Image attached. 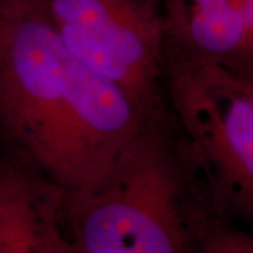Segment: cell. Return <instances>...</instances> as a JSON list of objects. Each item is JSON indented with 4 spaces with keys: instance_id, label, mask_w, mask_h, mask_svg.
<instances>
[{
    "instance_id": "1",
    "label": "cell",
    "mask_w": 253,
    "mask_h": 253,
    "mask_svg": "<svg viewBox=\"0 0 253 253\" xmlns=\"http://www.w3.org/2000/svg\"><path fill=\"white\" fill-rule=\"evenodd\" d=\"M149 118L37 10L3 18L0 138L63 191L96 179Z\"/></svg>"
},
{
    "instance_id": "2",
    "label": "cell",
    "mask_w": 253,
    "mask_h": 253,
    "mask_svg": "<svg viewBox=\"0 0 253 253\" xmlns=\"http://www.w3.org/2000/svg\"><path fill=\"white\" fill-rule=\"evenodd\" d=\"M212 200L172 109L149 118L110 165L63 191V234L75 253H194Z\"/></svg>"
},
{
    "instance_id": "3",
    "label": "cell",
    "mask_w": 253,
    "mask_h": 253,
    "mask_svg": "<svg viewBox=\"0 0 253 253\" xmlns=\"http://www.w3.org/2000/svg\"><path fill=\"white\" fill-rule=\"evenodd\" d=\"M165 82L214 206L253 231V93L224 69L168 46Z\"/></svg>"
},
{
    "instance_id": "4",
    "label": "cell",
    "mask_w": 253,
    "mask_h": 253,
    "mask_svg": "<svg viewBox=\"0 0 253 253\" xmlns=\"http://www.w3.org/2000/svg\"><path fill=\"white\" fill-rule=\"evenodd\" d=\"M66 51L113 82L148 117L170 110L161 11L152 0H34Z\"/></svg>"
},
{
    "instance_id": "5",
    "label": "cell",
    "mask_w": 253,
    "mask_h": 253,
    "mask_svg": "<svg viewBox=\"0 0 253 253\" xmlns=\"http://www.w3.org/2000/svg\"><path fill=\"white\" fill-rule=\"evenodd\" d=\"M63 190L0 138V253H48L63 232Z\"/></svg>"
},
{
    "instance_id": "6",
    "label": "cell",
    "mask_w": 253,
    "mask_h": 253,
    "mask_svg": "<svg viewBox=\"0 0 253 253\" xmlns=\"http://www.w3.org/2000/svg\"><path fill=\"white\" fill-rule=\"evenodd\" d=\"M194 253H253V231L219 212L211 201L200 222Z\"/></svg>"
},
{
    "instance_id": "7",
    "label": "cell",
    "mask_w": 253,
    "mask_h": 253,
    "mask_svg": "<svg viewBox=\"0 0 253 253\" xmlns=\"http://www.w3.org/2000/svg\"><path fill=\"white\" fill-rule=\"evenodd\" d=\"M34 9V0H0V14L3 18L17 17Z\"/></svg>"
},
{
    "instance_id": "8",
    "label": "cell",
    "mask_w": 253,
    "mask_h": 253,
    "mask_svg": "<svg viewBox=\"0 0 253 253\" xmlns=\"http://www.w3.org/2000/svg\"><path fill=\"white\" fill-rule=\"evenodd\" d=\"M231 0H168L166 4L186 7V9H207L229 3Z\"/></svg>"
},
{
    "instance_id": "9",
    "label": "cell",
    "mask_w": 253,
    "mask_h": 253,
    "mask_svg": "<svg viewBox=\"0 0 253 253\" xmlns=\"http://www.w3.org/2000/svg\"><path fill=\"white\" fill-rule=\"evenodd\" d=\"M235 3L244 16L245 23L253 40V0H235Z\"/></svg>"
},
{
    "instance_id": "10",
    "label": "cell",
    "mask_w": 253,
    "mask_h": 253,
    "mask_svg": "<svg viewBox=\"0 0 253 253\" xmlns=\"http://www.w3.org/2000/svg\"><path fill=\"white\" fill-rule=\"evenodd\" d=\"M244 83L248 86V89L253 93V83H246V82H244Z\"/></svg>"
},
{
    "instance_id": "11",
    "label": "cell",
    "mask_w": 253,
    "mask_h": 253,
    "mask_svg": "<svg viewBox=\"0 0 253 253\" xmlns=\"http://www.w3.org/2000/svg\"><path fill=\"white\" fill-rule=\"evenodd\" d=\"M1 27H3V17H1V14H0V33H1Z\"/></svg>"
},
{
    "instance_id": "12",
    "label": "cell",
    "mask_w": 253,
    "mask_h": 253,
    "mask_svg": "<svg viewBox=\"0 0 253 253\" xmlns=\"http://www.w3.org/2000/svg\"><path fill=\"white\" fill-rule=\"evenodd\" d=\"M72 253H75V252H73V249H72Z\"/></svg>"
},
{
    "instance_id": "13",
    "label": "cell",
    "mask_w": 253,
    "mask_h": 253,
    "mask_svg": "<svg viewBox=\"0 0 253 253\" xmlns=\"http://www.w3.org/2000/svg\"><path fill=\"white\" fill-rule=\"evenodd\" d=\"M152 1H155V0H152Z\"/></svg>"
}]
</instances>
